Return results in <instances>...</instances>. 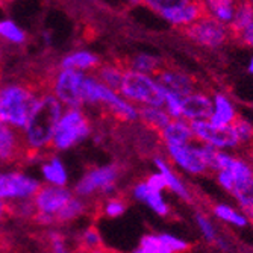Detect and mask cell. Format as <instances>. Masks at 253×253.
Listing matches in <instances>:
<instances>
[{
  "label": "cell",
  "mask_w": 253,
  "mask_h": 253,
  "mask_svg": "<svg viewBox=\"0 0 253 253\" xmlns=\"http://www.w3.org/2000/svg\"><path fill=\"white\" fill-rule=\"evenodd\" d=\"M146 183H147V187L150 188V190H153V191H156V193H161L164 188H167V185H166V180H164V177H163V174H152L147 180H144Z\"/></svg>",
  "instance_id": "cell-33"
},
{
  "label": "cell",
  "mask_w": 253,
  "mask_h": 253,
  "mask_svg": "<svg viewBox=\"0 0 253 253\" xmlns=\"http://www.w3.org/2000/svg\"><path fill=\"white\" fill-rule=\"evenodd\" d=\"M159 135L167 146H188L196 138L190 125L182 120H171V123Z\"/></svg>",
  "instance_id": "cell-19"
},
{
  "label": "cell",
  "mask_w": 253,
  "mask_h": 253,
  "mask_svg": "<svg viewBox=\"0 0 253 253\" xmlns=\"http://www.w3.org/2000/svg\"><path fill=\"white\" fill-rule=\"evenodd\" d=\"M75 197V193H72L67 188L53 187V185H41L37 194L32 197L34 206H35V214L49 217L55 221V217L59 214V211L64 206Z\"/></svg>",
  "instance_id": "cell-11"
},
{
  "label": "cell",
  "mask_w": 253,
  "mask_h": 253,
  "mask_svg": "<svg viewBox=\"0 0 253 253\" xmlns=\"http://www.w3.org/2000/svg\"><path fill=\"white\" fill-rule=\"evenodd\" d=\"M191 244L167 234L144 235L133 253H190Z\"/></svg>",
  "instance_id": "cell-14"
},
{
  "label": "cell",
  "mask_w": 253,
  "mask_h": 253,
  "mask_svg": "<svg viewBox=\"0 0 253 253\" xmlns=\"http://www.w3.org/2000/svg\"><path fill=\"white\" fill-rule=\"evenodd\" d=\"M152 11L159 14L171 25L185 28L194 21L210 15L205 2H191V0H150L144 3Z\"/></svg>",
  "instance_id": "cell-4"
},
{
  "label": "cell",
  "mask_w": 253,
  "mask_h": 253,
  "mask_svg": "<svg viewBox=\"0 0 253 253\" xmlns=\"http://www.w3.org/2000/svg\"><path fill=\"white\" fill-rule=\"evenodd\" d=\"M62 114V103L50 91L41 93L26 127L21 130L26 146L25 161L35 163L41 158H49L47 153L52 150L50 146Z\"/></svg>",
  "instance_id": "cell-1"
},
{
  "label": "cell",
  "mask_w": 253,
  "mask_h": 253,
  "mask_svg": "<svg viewBox=\"0 0 253 253\" xmlns=\"http://www.w3.org/2000/svg\"><path fill=\"white\" fill-rule=\"evenodd\" d=\"M231 38L235 40L237 42H241L244 45H250V47H253V21L249 23V25L244 29H241L240 32H237Z\"/></svg>",
  "instance_id": "cell-32"
},
{
  "label": "cell",
  "mask_w": 253,
  "mask_h": 253,
  "mask_svg": "<svg viewBox=\"0 0 253 253\" xmlns=\"http://www.w3.org/2000/svg\"><path fill=\"white\" fill-rule=\"evenodd\" d=\"M100 58L91 52L86 50H78L65 55L59 61V68L61 70H76V72H89V70H96L100 65Z\"/></svg>",
  "instance_id": "cell-18"
},
{
  "label": "cell",
  "mask_w": 253,
  "mask_h": 253,
  "mask_svg": "<svg viewBox=\"0 0 253 253\" xmlns=\"http://www.w3.org/2000/svg\"><path fill=\"white\" fill-rule=\"evenodd\" d=\"M3 243H5V238H2V234H0V247L3 246Z\"/></svg>",
  "instance_id": "cell-38"
},
{
  "label": "cell",
  "mask_w": 253,
  "mask_h": 253,
  "mask_svg": "<svg viewBox=\"0 0 253 253\" xmlns=\"http://www.w3.org/2000/svg\"><path fill=\"white\" fill-rule=\"evenodd\" d=\"M123 70H130L136 73H143L147 76H155L159 68L163 67L164 59H161L159 56H153L149 53H138L130 58H122L116 61Z\"/></svg>",
  "instance_id": "cell-17"
},
{
  "label": "cell",
  "mask_w": 253,
  "mask_h": 253,
  "mask_svg": "<svg viewBox=\"0 0 253 253\" xmlns=\"http://www.w3.org/2000/svg\"><path fill=\"white\" fill-rule=\"evenodd\" d=\"M42 244V249L45 253H73L68 247L67 237L56 229H47V231H42L38 240Z\"/></svg>",
  "instance_id": "cell-25"
},
{
  "label": "cell",
  "mask_w": 253,
  "mask_h": 253,
  "mask_svg": "<svg viewBox=\"0 0 253 253\" xmlns=\"http://www.w3.org/2000/svg\"><path fill=\"white\" fill-rule=\"evenodd\" d=\"M6 217H12L11 212V203L0 200V220H5Z\"/></svg>",
  "instance_id": "cell-36"
},
{
  "label": "cell",
  "mask_w": 253,
  "mask_h": 253,
  "mask_svg": "<svg viewBox=\"0 0 253 253\" xmlns=\"http://www.w3.org/2000/svg\"><path fill=\"white\" fill-rule=\"evenodd\" d=\"M205 5L210 15L218 23H221L223 26L227 28L232 23L237 11V2H231V0H210V2H205Z\"/></svg>",
  "instance_id": "cell-24"
},
{
  "label": "cell",
  "mask_w": 253,
  "mask_h": 253,
  "mask_svg": "<svg viewBox=\"0 0 253 253\" xmlns=\"http://www.w3.org/2000/svg\"><path fill=\"white\" fill-rule=\"evenodd\" d=\"M179 31L183 37L205 45V47H218L229 38L227 28L214 20L211 15H206L185 28H179Z\"/></svg>",
  "instance_id": "cell-8"
},
{
  "label": "cell",
  "mask_w": 253,
  "mask_h": 253,
  "mask_svg": "<svg viewBox=\"0 0 253 253\" xmlns=\"http://www.w3.org/2000/svg\"><path fill=\"white\" fill-rule=\"evenodd\" d=\"M89 211V205L82 200L81 197L75 196L70 202H68L64 208L59 211V214L55 217V224H67L76 220L78 217L86 214Z\"/></svg>",
  "instance_id": "cell-27"
},
{
  "label": "cell",
  "mask_w": 253,
  "mask_h": 253,
  "mask_svg": "<svg viewBox=\"0 0 253 253\" xmlns=\"http://www.w3.org/2000/svg\"><path fill=\"white\" fill-rule=\"evenodd\" d=\"M182 108V117L191 122H205L212 117L214 114V103L212 100L203 94V93H194L180 100Z\"/></svg>",
  "instance_id": "cell-16"
},
{
  "label": "cell",
  "mask_w": 253,
  "mask_h": 253,
  "mask_svg": "<svg viewBox=\"0 0 253 253\" xmlns=\"http://www.w3.org/2000/svg\"><path fill=\"white\" fill-rule=\"evenodd\" d=\"M44 91H49L44 78L34 82L0 84V122L23 130Z\"/></svg>",
  "instance_id": "cell-2"
},
{
  "label": "cell",
  "mask_w": 253,
  "mask_h": 253,
  "mask_svg": "<svg viewBox=\"0 0 253 253\" xmlns=\"http://www.w3.org/2000/svg\"><path fill=\"white\" fill-rule=\"evenodd\" d=\"M249 215H250V220H252V223H253V211H252V212H250Z\"/></svg>",
  "instance_id": "cell-39"
},
{
  "label": "cell",
  "mask_w": 253,
  "mask_h": 253,
  "mask_svg": "<svg viewBox=\"0 0 253 253\" xmlns=\"http://www.w3.org/2000/svg\"><path fill=\"white\" fill-rule=\"evenodd\" d=\"M231 193L235 196V199L240 202L247 214L253 211V174L250 177L235 182Z\"/></svg>",
  "instance_id": "cell-28"
},
{
  "label": "cell",
  "mask_w": 253,
  "mask_h": 253,
  "mask_svg": "<svg viewBox=\"0 0 253 253\" xmlns=\"http://www.w3.org/2000/svg\"><path fill=\"white\" fill-rule=\"evenodd\" d=\"M237 114L234 111V106L231 105L223 94H217L215 96V105H214V114L210 119V123H212L214 126H231L232 122L235 120Z\"/></svg>",
  "instance_id": "cell-26"
},
{
  "label": "cell",
  "mask_w": 253,
  "mask_h": 253,
  "mask_svg": "<svg viewBox=\"0 0 253 253\" xmlns=\"http://www.w3.org/2000/svg\"><path fill=\"white\" fill-rule=\"evenodd\" d=\"M217 179H218V182L221 183V187H224L227 191H232V188H234V185H235V180H234V177H232L231 173L226 171V170L218 171V173H217Z\"/></svg>",
  "instance_id": "cell-35"
},
{
  "label": "cell",
  "mask_w": 253,
  "mask_h": 253,
  "mask_svg": "<svg viewBox=\"0 0 253 253\" xmlns=\"http://www.w3.org/2000/svg\"><path fill=\"white\" fill-rule=\"evenodd\" d=\"M91 133V123L81 109H67L58 123L50 149L55 152L78 146Z\"/></svg>",
  "instance_id": "cell-5"
},
{
  "label": "cell",
  "mask_w": 253,
  "mask_h": 253,
  "mask_svg": "<svg viewBox=\"0 0 253 253\" xmlns=\"http://www.w3.org/2000/svg\"><path fill=\"white\" fill-rule=\"evenodd\" d=\"M119 94H122L125 100L135 102L141 106H164V88L152 76L143 73L125 70Z\"/></svg>",
  "instance_id": "cell-3"
},
{
  "label": "cell",
  "mask_w": 253,
  "mask_h": 253,
  "mask_svg": "<svg viewBox=\"0 0 253 253\" xmlns=\"http://www.w3.org/2000/svg\"><path fill=\"white\" fill-rule=\"evenodd\" d=\"M73 253H82V252H79V250H75Z\"/></svg>",
  "instance_id": "cell-41"
},
{
  "label": "cell",
  "mask_w": 253,
  "mask_h": 253,
  "mask_svg": "<svg viewBox=\"0 0 253 253\" xmlns=\"http://www.w3.org/2000/svg\"><path fill=\"white\" fill-rule=\"evenodd\" d=\"M26 146L23 133L0 122V164L25 163Z\"/></svg>",
  "instance_id": "cell-13"
},
{
  "label": "cell",
  "mask_w": 253,
  "mask_h": 253,
  "mask_svg": "<svg viewBox=\"0 0 253 253\" xmlns=\"http://www.w3.org/2000/svg\"><path fill=\"white\" fill-rule=\"evenodd\" d=\"M0 38L11 44H25L28 40L26 32L12 20H0Z\"/></svg>",
  "instance_id": "cell-30"
},
{
  "label": "cell",
  "mask_w": 253,
  "mask_h": 253,
  "mask_svg": "<svg viewBox=\"0 0 253 253\" xmlns=\"http://www.w3.org/2000/svg\"><path fill=\"white\" fill-rule=\"evenodd\" d=\"M138 119L141 120V123L147 129L155 130L158 133L163 132L173 120L167 114V111H164L163 108H153V106H141L138 109Z\"/></svg>",
  "instance_id": "cell-20"
},
{
  "label": "cell",
  "mask_w": 253,
  "mask_h": 253,
  "mask_svg": "<svg viewBox=\"0 0 253 253\" xmlns=\"http://www.w3.org/2000/svg\"><path fill=\"white\" fill-rule=\"evenodd\" d=\"M85 73L76 70H56L50 78V93L67 106V109H81L82 100V85Z\"/></svg>",
  "instance_id": "cell-6"
},
{
  "label": "cell",
  "mask_w": 253,
  "mask_h": 253,
  "mask_svg": "<svg viewBox=\"0 0 253 253\" xmlns=\"http://www.w3.org/2000/svg\"><path fill=\"white\" fill-rule=\"evenodd\" d=\"M133 196L141 200V202H146L150 208L158 214V215H163L166 217L169 214V206L167 203L164 202L163 196H161V193H156L153 190H150L147 187L146 182H140L138 185H135L133 188Z\"/></svg>",
  "instance_id": "cell-23"
},
{
  "label": "cell",
  "mask_w": 253,
  "mask_h": 253,
  "mask_svg": "<svg viewBox=\"0 0 253 253\" xmlns=\"http://www.w3.org/2000/svg\"><path fill=\"white\" fill-rule=\"evenodd\" d=\"M35 253H45V252H35Z\"/></svg>",
  "instance_id": "cell-42"
},
{
  "label": "cell",
  "mask_w": 253,
  "mask_h": 253,
  "mask_svg": "<svg viewBox=\"0 0 253 253\" xmlns=\"http://www.w3.org/2000/svg\"><path fill=\"white\" fill-rule=\"evenodd\" d=\"M41 171L49 185L65 188L68 176H67V170L59 158H56V156L45 158V161L42 163V167H41Z\"/></svg>",
  "instance_id": "cell-22"
},
{
  "label": "cell",
  "mask_w": 253,
  "mask_h": 253,
  "mask_svg": "<svg viewBox=\"0 0 253 253\" xmlns=\"http://www.w3.org/2000/svg\"><path fill=\"white\" fill-rule=\"evenodd\" d=\"M190 127L197 140H200L203 144L212 146L215 149L218 147H235L240 144L238 136L231 126H214L210 122H191Z\"/></svg>",
  "instance_id": "cell-12"
},
{
  "label": "cell",
  "mask_w": 253,
  "mask_h": 253,
  "mask_svg": "<svg viewBox=\"0 0 253 253\" xmlns=\"http://www.w3.org/2000/svg\"><path fill=\"white\" fill-rule=\"evenodd\" d=\"M123 75H125V70L116 61H114V62H103V64H100L94 70L93 76L100 84L108 86L109 89L119 93L120 86H122V81H123Z\"/></svg>",
  "instance_id": "cell-21"
},
{
  "label": "cell",
  "mask_w": 253,
  "mask_h": 253,
  "mask_svg": "<svg viewBox=\"0 0 253 253\" xmlns=\"http://www.w3.org/2000/svg\"><path fill=\"white\" fill-rule=\"evenodd\" d=\"M214 212L220 218H223V220H226L229 223H234L237 226H246V223H247L246 218L241 214H238L237 211H234L232 208H229V206H226V205H215L214 206Z\"/></svg>",
  "instance_id": "cell-31"
},
{
  "label": "cell",
  "mask_w": 253,
  "mask_h": 253,
  "mask_svg": "<svg viewBox=\"0 0 253 253\" xmlns=\"http://www.w3.org/2000/svg\"><path fill=\"white\" fill-rule=\"evenodd\" d=\"M249 70H250V72L253 73V59L250 61V65H249Z\"/></svg>",
  "instance_id": "cell-37"
},
{
  "label": "cell",
  "mask_w": 253,
  "mask_h": 253,
  "mask_svg": "<svg viewBox=\"0 0 253 253\" xmlns=\"http://www.w3.org/2000/svg\"><path fill=\"white\" fill-rule=\"evenodd\" d=\"M0 58H2V47H0Z\"/></svg>",
  "instance_id": "cell-40"
},
{
  "label": "cell",
  "mask_w": 253,
  "mask_h": 253,
  "mask_svg": "<svg viewBox=\"0 0 253 253\" xmlns=\"http://www.w3.org/2000/svg\"><path fill=\"white\" fill-rule=\"evenodd\" d=\"M155 78L158 84L166 91L174 94L180 100L190 94L197 93V88H199V84L191 75L182 72L177 67H173L167 61H164L163 67L159 68V72L155 75Z\"/></svg>",
  "instance_id": "cell-10"
},
{
  "label": "cell",
  "mask_w": 253,
  "mask_h": 253,
  "mask_svg": "<svg viewBox=\"0 0 253 253\" xmlns=\"http://www.w3.org/2000/svg\"><path fill=\"white\" fill-rule=\"evenodd\" d=\"M155 164L159 167V171H161V174H163V177H164V180H166L167 188H170L171 191H174L176 194H179L180 197H183L185 200H190V194H188L187 188L183 187V183H182V182L177 179V176L169 169V166L164 163V161L161 159V158H156V159H155Z\"/></svg>",
  "instance_id": "cell-29"
},
{
  "label": "cell",
  "mask_w": 253,
  "mask_h": 253,
  "mask_svg": "<svg viewBox=\"0 0 253 253\" xmlns=\"http://www.w3.org/2000/svg\"><path fill=\"white\" fill-rule=\"evenodd\" d=\"M197 221H199V224H200V227H202V232L205 234V237L208 238L210 241H214L215 234H214V229H212L211 223H210L208 220H206L202 214L197 215Z\"/></svg>",
  "instance_id": "cell-34"
},
{
  "label": "cell",
  "mask_w": 253,
  "mask_h": 253,
  "mask_svg": "<svg viewBox=\"0 0 253 253\" xmlns=\"http://www.w3.org/2000/svg\"><path fill=\"white\" fill-rule=\"evenodd\" d=\"M41 183L20 171L0 173V200H28L40 190Z\"/></svg>",
  "instance_id": "cell-9"
},
{
  "label": "cell",
  "mask_w": 253,
  "mask_h": 253,
  "mask_svg": "<svg viewBox=\"0 0 253 253\" xmlns=\"http://www.w3.org/2000/svg\"><path fill=\"white\" fill-rule=\"evenodd\" d=\"M167 149L170 156L185 170L196 174H205L210 170L208 166H206V161L203 158L200 147H194L188 144V146H167Z\"/></svg>",
  "instance_id": "cell-15"
},
{
  "label": "cell",
  "mask_w": 253,
  "mask_h": 253,
  "mask_svg": "<svg viewBox=\"0 0 253 253\" xmlns=\"http://www.w3.org/2000/svg\"><path fill=\"white\" fill-rule=\"evenodd\" d=\"M120 174L117 166H103L88 169L85 174L75 187V196L78 197H91L96 194H109L116 188V183Z\"/></svg>",
  "instance_id": "cell-7"
}]
</instances>
